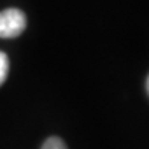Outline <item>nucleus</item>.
Listing matches in <instances>:
<instances>
[{"mask_svg": "<svg viewBox=\"0 0 149 149\" xmlns=\"http://www.w3.org/2000/svg\"><path fill=\"white\" fill-rule=\"evenodd\" d=\"M26 29V15L17 8L0 12V38H15Z\"/></svg>", "mask_w": 149, "mask_h": 149, "instance_id": "nucleus-1", "label": "nucleus"}, {"mask_svg": "<svg viewBox=\"0 0 149 149\" xmlns=\"http://www.w3.org/2000/svg\"><path fill=\"white\" fill-rule=\"evenodd\" d=\"M9 73V59L5 52H0V85H2Z\"/></svg>", "mask_w": 149, "mask_h": 149, "instance_id": "nucleus-2", "label": "nucleus"}, {"mask_svg": "<svg viewBox=\"0 0 149 149\" xmlns=\"http://www.w3.org/2000/svg\"><path fill=\"white\" fill-rule=\"evenodd\" d=\"M41 149H67L65 143L58 137H50L44 141V145Z\"/></svg>", "mask_w": 149, "mask_h": 149, "instance_id": "nucleus-3", "label": "nucleus"}, {"mask_svg": "<svg viewBox=\"0 0 149 149\" xmlns=\"http://www.w3.org/2000/svg\"><path fill=\"white\" fill-rule=\"evenodd\" d=\"M146 88H148V93H149V76H148V81H146Z\"/></svg>", "mask_w": 149, "mask_h": 149, "instance_id": "nucleus-4", "label": "nucleus"}]
</instances>
